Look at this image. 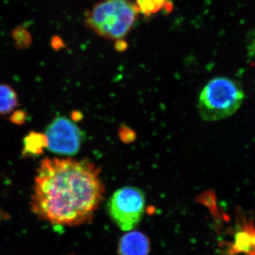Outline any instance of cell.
I'll return each instance as SVG.
<instances>
[{
  "mask_svg": "<svg viewBox=\"0 0 255 255\" xmlns=\"http://www.w3.org/2000/svg\"><path fill=\"white\" fill-rule=\"evenodd\" d=\"M150 251V240L140 231H128L119 240V255H148Z\"/></svg>",
  "mask_w": 255,
  "mask_h": 255,
  "instance_id": "cell-7",
  "label": "cell"
},
{
  "mask_svg": "<svg viewBox=\"0 0 255 255\" xmlns=\"http://www.w3.org/2000/svg\"><path fill=\"white\" fill-rule=\"evenodd\" d=\"M18 105V96L14 89L6 84H0V115L11 113Z\"/></svg>",
  "mask_w": 255,
  "mask_h": 255,
  "instance_id": "cell-9",
  "label": "cell"
},
{
  "mask_svg": "<svg viewBox=\"0 0 255 255\" xmlns=\"http://www.w3.org/2000/svg\"><path fill=\"white\" fill-rule=\"evenodd\" d=\"M143 191L135 187L119 189L110 198L107 205L109 215L122 231H133L141 221L145 213Z\"/></svg>",
  "mask_w": 255,
  "mask_h": 255,
  "instance_id": "cell-4",
  "label": "cell"
},
{
  "mask_svg": "<svg viewBox=\"0 0 255 255\" xmlns=\"http://www.w3.org/2000/svg\"><path fill=\"white\" fill-rule=\"evenodd\" d=\"M100 172L86 159H42L34 179L32 211L55 226L72 227L89 222L105 196Z\"/></svg>",
  "mask_w": 255,
  "mask_h": 255,
  "instance_id": "cell-1",
  "label": "cell"
},
{
  "mask_svg": "<svg viewBox=\"0 0 255 255\" xmlns=\"http://www.w3.org/2000/svg\"><path fill=\"white\" fill-rule=\"evenodd\" d=\"M11 121L13 123L18 124V125L22 124L26 121V114L23 113L22 111H17L11 116Z\"/></svg>",
  "mask_w": 255,
  "mask_h": 255,
  "instance_id": "cell-13",
  "label": "cell"
},
{
  "mask_svg": "<svg viewBox=\"0 0 255 255\" xmlns=\"http://www.w3.org/2000/svg\"><path fill=\"white\" fill-rule=\"evenodd\" d=\"M239 216L241 218L242 228L236 233L234 244L230 245L228 255H236L243 253L248 255H255V247L253 243L255 227L253 220H248L243 215L239 214Z\"/></svg>",
  "mask_w": 255,
  "mask_h": 255,
  "instance_id": "cell-6",
  "label": "cell"
},
{
  "mask_svg": "<svg viewBox=\"0 0 255 255\" xmlns=\"http://www.w3.org/2000/svg\"><path fill=\"white\" fill-rule=\"evenodd\" d=\"M135 4L139 14L146 17L157 14L164 8L168 7L169 1L167 0H135Z\"/></svg>",
  "mask_w": 255,
  "mask_h": 255,
  "instance_id": "cell-10",
  "label": "cell"
},
{
  "mask_svg": "<svg viewBox=\"0 0 255 255\" xmlns=\"http://www.w3.org/2000/svg\"><path fill=\"white\" fill-rule=\"evenodd\" d=\"M47 147L60 155L73 156L80 151L84 133L73 121L65 117H55L46 127Z\"/></svg>",
  "mask_w": 255,
  "mask_h": 255,
  "instance_id": "cell-5",
  "label": "cell"
},
{
  "mask_svg": "<svg viewBox=\"0 0 255 255\" xmlns=\"http://www.w3.org/2000/svg\"><path fill=\"white\" fill-rule=\"evenodd\" d=\"M15 31H16L15 40L16 41V45L23 48L28 46L31 40L28 32L23 29H17Z\"/></svg>",
  "mask_w": 255,
  "mask_h": 255,
  "instance_id": "cell-12",
  "label": "cell"
},
{
  "mask_svg": "<svg viewBox=\"0 0 255 255\" xmlns=\"http://www.w3.org/2000/svg\"><path fill=\"white\" fill-rule=\"evenodd\" d=\"M139 12L130 0H102L85 14V25L99 36L122 40L133 27Z\"/></svg>",
  "mask_w": 255,
  "mask_h": 255,
  "instance_id": "cell-2",
  "label": "cell"
},
{
  "mask_svg": "<svg viewBox=\"0 0 255 255\" xmlns=\"http://www.w3.org/2000/svg\"><path fill=\"white\" fill-rule=\"evenodd\" d=\"M199 201L209 208L211 214L214 216L215 219L221 216V214L216 206V194L214 191L209 190L203 194L199 198Z\"/></svg>",
  "mask_w": 255,
  "mask_h": 255,
  "instance_id": "cell-11",
  "label": "cell"
},
{
  "mask_svg": "<svg viewBox=\"0 0 255 255\" xmlns=\"http://www.w3.org/2000/svg\"><path fill=\"white\" fill-rule=\"evenodd\" d=\"M46 147L45 134L30 132L23 139L22 155L24 157H36L41 155Z\"/></svg>",
  "mask_w": 255,
  "mask_h": 255,
  "instance_id": "cell-8",
  "label": "cell"
},
{
  "mask_svg": "<svg viewBox=\"0 0 255 255\" xmlns=\"http://www.w3.org/2000/svg\"><path fill=\"white\" fill-rule=\"evenodd\" d=\"M244 92L239 82L227 78H216L206 84L199 95L201 118L215 122L228 118L241 107Z\"/></svg>",
  "mask_w": 255,
  "mask_h": 255,
  "instance_id": "cell-3",
  "label": "cell"
}]
</instances>
